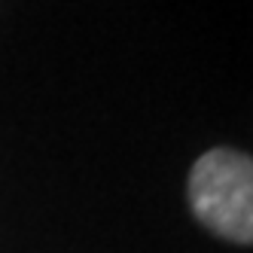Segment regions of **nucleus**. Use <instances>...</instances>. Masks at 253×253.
Listing matches in <instances>:
<instances>
[{"instance_id":"1","label":"nucleus","mask_w":253,"mask_h":253,"mask_svg":"<svg viewBox=\"0 0 253 253\" xmlns=\"http://www.w3.org/2000/svg\"><path fill=\"white\" fill-rule=\"evenodd\" d=\"M192 216L216 238L253 244V159L232 147H213L195 159L186 180Z\"/></svg>"}]
</instances>
